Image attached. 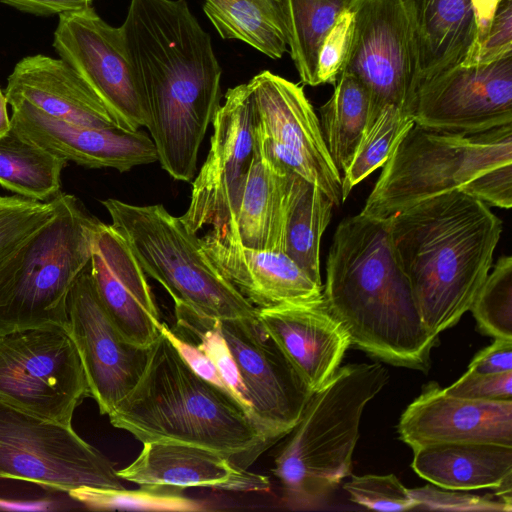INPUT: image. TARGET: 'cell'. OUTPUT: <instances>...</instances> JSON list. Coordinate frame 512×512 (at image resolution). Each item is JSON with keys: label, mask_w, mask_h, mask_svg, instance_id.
<instances>
[{"label": "cell", "mask_w": 512, "mask_h": 512, "mask_svg": "<svg viewBox=\"0 0 512 512\" xmlns=\"http://www.w3.org/2000/svg\"><path fill=\"white\" fill-rule=\"evenodd\" d=\"M161 167L190 182L220 106L221 67L185 0H131L120 26Z\"/></svg>", "instance_id": "obj_1"}, {"label": "cell", "mask_w": 512, "mask_h": 512, "mask_svg": "<svg viewBox=\"0 0 512 512\" xmlns=\"http://www.w3.org/2000/svg\"><path fill=\"white\" fill-rule=\"evenodd\" d=\"M389 230L421 321L438 337L470 310L490 271L502 221L486 203L455 190L395 213Z\"/></svg>", "instance_id": "obj_3"}, {"label": "cell", "mask_w": 512, "mask_h": 512, "mask_svg": "<svg viewBox=\"0 0 512 512\" xmlns=\"http://www.w3.org/2000/svg\"><path fill=\"white\" fill-rule=\"evenodd\" d=\"M91 277L104 308L121 336L150 347L162 334L163 323L146 274L125 240L102 224L94 240Z\"/></svg>", "instance_id": "obj_19"}, {"label": "cell", "mask_w": 512, "mask_h": 512, "mask_svg": "<svg viewBox=\"0 0 512 512\" xmlns=\"http://www.w3.org/2000/svg\"><path fill=\"white\" fill-rule=\"evenodd\" d=\"M65 330L80 356L90 397L108 416L140 380L151 346L121 336L98 297L90 263L69 292Z\"/></svg>", "instance_id": "obj_17"}, {"label": "cell", "mask_w": 512, "mask_h": 512, "mask_svg": "<svg viewBox=\"0 0 512 512\" xmlns=\"http://www.w3.org/2000/svg\"><path fill=\"white\" fill-rule=\"evenodd\" d=\"M512 53V0H501L477 63H489Z\"/></svg>", "instance_id": "obj_42"}, {"label": "cell", "mask_w": 512, "mask_h": 512, "mask_svg": "<svg viewBox=\"0 0 512 512\" xmlns=\"http://www.w3.org/2000/svg\"><path fill=\"white\" fill-rule=\"evenodd\" d=\"M112 462L75 430L0 402V478L52 492L124 488Z\"/></svg>", "instance_id": "obj_10"}, {"label": "cell", "mask_w": 512, "mask_h": 512, "mask_svg": "<svg viewBox=\"0 0 512 512\" xmlns=\"http://www.w3.org/2000/svg\"><path fill=\"white\" fill-rule=\"evenodd\" d=\"M354 28L351 6L343 11L323 39L317 58V85L335 84L346 61Z\"/></svg>", "instance_id": "obj_39"}, {"label": "cell", "mask_w": 512, "mask_h": 512, "mask_svg": "<svg viewBox=\"0 0 512 512\" xmlns=\"http://www.w3.org/2000/svg\"><path fill=\"white\" fill-rule=\"evenodd\" d=\"M90 397L77 348L63 327L0 335V402L72 428L75 409Z\"/></svg>", "instance_id": "obj_9"}, {"label": "cell", "mask_w": 512, "mask_h": 512, "mask_svg": "<svg viewBox=\"0 0 512 512\" xmlns=\"http://www.w3.org/2000/svg\"><path fill=\"white\" fill-rule=\"evenodd\" d=\"M412 468L437 487L496 490L512 480V447L492 443H438L413 449Z\"/></svg>", "instance_id": "obj_26"}, {"label": "cell", "mask_w": 512, "mask_h": 512, "mask_svg": "<svg viewBox=\"0 0 512 512\" xmlns=\"http://www.w3.org/2000/svg\"><path fill=\"white\" fill-rule=\"evenodd\" d=\"M108 418L142 443L204 447L246 469L276 443L231 394L194 372L163 332Z\"/></svg>", "instance_id": "obj_4"}, {"label": "cell", "mask_w": 512, "mask_h": 512, "mask_svg": "<svg viewBox=\"0 0 512 512\" xmlns=\"http://www.w3.org/2000/svg\"><path fill=\"white\" fill-rule=\"evenodd\" d=\"M407 113L415 124L454 133L512 124V53L489 63L455 66L420 84Z\"/></svg>", "instance_id": "obj_16"}, {"label": "cell", "mask_w": 512, "mask_h": 512, "mask_svg": "<svg viewBox=\"0 0 512 512\" xmlns=\"http://www.w3.org/2000/svg\"><path fill=\"white\" fill-rule=\"evenodd\" d=\"M102 224L74 195L56 197L53 218L0 266V335L65 328L69 292L90 263Z\"/></svg>", "instance_id": "obj_6"}, {"label": "cell", "mask_w": 512, "mask_h": 512, "mask_svg": "<svg viewBox=\"0 0 512 512\" xmlns=\"http://www.w3.org/2000/svg\"><path fill=\"white\" fill-rule=\"evenodd\" d=\"M200 238L218 271L257 308L323 297V285L285 252L246 248L233 233L207 231Z\"/></svg>", "instance_id": "obj_22"}, {"label": "cell", "mask_w": 512, "mask_h": 512, "mask_svg": "<svg viewBox=\"0 0 512 512\" xmlns=\"http://www.w3.org/2000/svg\"><path fill=\"white\" fill-rule=\"evenodd\" d=\"M323 298L351 345L392 365L428 369L438 337L421 321L391 241L389 218L360 212L338 224Z\"/></svg>", "instance_id": "obj_2"}, {"label": "cell", "mask_w": 512, "mask_h": 512, "mask_svg": "<svg viewBox=\"0 0 512 512\" xmlns=\"http://www.w3.org/2000/svg\"><path fill=\"white\" fill-rule=\"evenodd\" d=\"M203 10L223 39L243 41L272 59L287 51L282 0H205Z\"/></svg>", "instance_id": "obj_29"}, {"label": "cell", "mask_w": 512, "mask_h": 512, "mask_svg": "<svg viewBox=\"0 0 512 512\" xmlns=\"http://www.w3.org/2000/svg\"><path fill=\"white\" fill-rule=\"evenodd\" d=\"M397 431L412 449L438 443L512 447V400L474 401L429 383L402 413Z\"/></svg>", "instance_id": "obj_20"}, {"label": "cell", "mask_w": 512, "mask_h": 512, "mask_svg": "<svg viewBox=\"0 0 512 512\" xmlns=\"http://www.w3.org/2000/svg\"><path fill=\"white\" fill-rule=\"evenodd\" d=\"M478 327L493 338L512 340V257L498 258L470 307Z\"/></svg>", "instance_id": "obj_35"}, {"label": "cell", "mask_w": 512, "mask_h": 512, "mask_svg": "<svg viewBox=\"0 0 512 512\" xmlns=\"http://www.w3.org/2000/svg\"><path fill=\"white\" fill-rule=\"evenodd\" d=\"M414 124L402 109L385 106L373 124L365 131L355 154L342 176V202L352 189L381 167L391 154L398 139Z\"/></svg>", "instance_id": "obj_34"}, {"label": "cell", "mask_w": 512, "mask_h": 512, "mask_svg": "<svg viewBox=\"0 0 512 512\" xmlns=\"http://www.w3.org/2000/svg\"><path fill=\"white\" fill-rule=\"evenodd\" d=\"M7 101L23 99L71 124L100 129L117 123L84 78L62 58L37 54L21 59L7 80Z\"/></svg>", "instance_id": "obj_24"}, {"label": "cell", "mask_w": 512, "mask_h": 512, "mask_svg": "<svg viewBox=\"0 0 512 512\" xmlns=\"http://www.w3.org/2000/svg\"><path fill=\"white\" fill-rule=\"evenodd\" d=\"M91 510H139L196 512L206 510L198 500L187 497L183 488L164 484H141L125 488L81 487L67 493Z\"/></svg>", "instance_id": "obj_33"}, {"label": "cell", "mask_w": 512, "mask_h": 512, "mask_svg": "<svg viewBox=\"0 0 512 512\" xmlns=\"http://www.w3.org/2000/svg\"><path fill=\"white\" fill-rule=\"evenodd\" d=\"M93 0H0L18 10L36 14L53 15L86 10Z\"/></svg>", "instance_id": "obj_44"}, {"label": "cell", "mask_w": 512, "mask_h": 512, "mask_svg": "<svg viewBox=\"0 0 512 512\" xmlns=\"http://www.w3.org/2000/svg\"><path fill=\"white\" fill-rule=\"evenodd\" d=\"M500 1L501 0H470L475 23V39L463 65L477 63L480 49L487 37Z\"/></svg>", "instance_id": "obj_45"}, {"label": "cell", "mask_w": 512, "mask_h": 512, "mask_svg": "<svg viewBox=\"0 0 512 512\" xmlns=\"http://www.w3.org/2000/svg\"><path fill=\"white\" fill-rule=\"evenodd\" d=\"M512 163V124L478 133H454L413 124L382 165L362 214L388 219L426 198L464 192L493 168Z\"/></svg>", "instance_id": "obj_7"}, {"label": "cell", "mask_w": 512, "mask_h": 512, "mask_svg": "<svg viewBox=\"0 0 512 512\" xmlns=\"http://www.w3.org/2000/svg\"><path fill=\"white\" fill-rule=\"evenodd\" d=\"M467 371L477 374H501L512 371V340L495 338L490 346L474 356Z\"/></svg>", "instance_id": "obj_43"}, {"label": "cell", "mask_w": 512, "mask_h": 512, "mask_svg": "<svg viewBox=\"0 0 512 512\" xmlns=\"http://www.w3.org/2000/svg\"><path fill=\"white\" fill-rule=\"evenodd\" d=\"M53 47L94 90L119 129L134 132L147 128L149 110L120 27L107 24L92 7L61 14Z\"/></svg>", "instance_id": "obj_15"}, {"label": "cell", "mask_w": 512, "mask_h": 512, "mask_svg": "<svg viewBox=\"0 0 512 512\" xmlns=\"http://www.w3.org/2000/svg\"><path fill=\"white\" fill-rule=\"evenodd\" d=\"M444 391L450 396L474 401L512 400V371L501 374L467 371Z\"/></svg>", "instance_id": "obj_40"}, {"label": "cell", "mask_w": 512, "mask_h": 512, "mask_svg": "<svg viewBox=\"0 0 512 512\" xmlns=\"http://www.w3.org/2000/svg\"><path fill=\"white\" fill-rule=\"evenodd\" d=\"M288 173L279 174L255 150L234 223L246 248L284 252Z\"/></svg>", "instance_id": "obj_27"}, {"label": "cell", "mask_w": 512, "mask_h": 512, "mask_svg": "<svg viewBox=\"0 0 512 512\" xmlns=\"http://www.w3.org/2000/svg\"><path fill=\"white\" fill-rule=\"evenodd\" d=\"M256 317L312 392L333 376L351 346L323 297L257 308Z\"/></svg>", "instance_id": "obj_21"}, {"label": "cell", "mask_w": 512, "mask_h": 512, "mask_svg": "<svg viewBox=\"0 0 512 512\" xmlns=\"http://www.w3.org/2000/svg\"><path fill=\"white\" fill-rule=\"evenodd\" d=\"M370 100L363 84L342 71L333 93L320 109V128L332 161L345 172L367 129Z\"/></svg>", "instance_id": "obj_31"}, {"label": "cell", "mask_w": 512, "mask_h": 512, "mask_svg": "<svg viewBox=\"0 0 512 512\" xmlns=\"http://www.w3.org/2000/svg\"><path fill=\"white\" fill-rule=\"evenodd\" d=\"M233 359L244 403L275 442L299 422L312 391L257 317L216 319Z\"/></svg>", "instance_id": "obj_14"}, {"label": "cell", "mask_w": 512, "mask_h": 512, "mask_svg": "<svg viewBox=\"0 0 512 512\" xmlns=\"http://www.w3.org/2000/svg\"><path fill=\"white\" fill-rule=\"evenodd\" d=\"M464 193L488 206L509 209L512 205V163L484 172L468 184Z\"/></svg>", "instance_id": "obj_41"}, {"label": "cell", "mask_w": 512, "mask_h": 512, "mask_svg": "<svg viewBox=\"0 0 512 512\" xmlns=\"http://www.w3.org/2000/svg\"><path fill=\"white\" fill-rule=\"evenodd\" d=\"M56 212V197L47 202L0 196V266Z\"/></svg>", "instance_id": "obj_36"}, {"label": "cell", "mask_w": 512, "mask_h": 512, "mask_svg": "<svg viewBox=\"0 0 512 512\" xmlns=\"http://www.w3.org/2000/svg\"><path fill=\"white\" fill-rule=\"evenodd\" d=\"M352 502L371 510L407 511L417 504L394 474L352 476L344 484Z\"/></svg>", "instance_id": "obj_37"}, {"label": "cell", "mask_w": 512, "mask_h": 512, "mask_svg": "<svg viewBox=\"0 0 512 512\" xmlns=\"http://www.w3.org/2000/svg\"><path fill=\"white\" fill-rule=\"evenodd\" d=\"M416 508L439 511L511 512L512 505L490 496H479L461 490L437 488L432 485L409 489Z\"/></svg>", "instance_id": "obj_38"}, {"label": "cell", "mask_w": 512, "mask_h": 512, "mask_svg": "<svg viewBox=\"0 0 512 512\" xmlns=\"http://www.w3.org/2000/svg\"><path fill=\"white\" fill-rule=\"evenodd\" d=\"M388 379L379 362L349 364L312 393L274 461L287 505H318L350 475L363 411Z\"/></svg>", "instance_id": "obj_5"}, {"label": "cell", "mask_w": 512, "mask_h": 512, "mask_svg": "<svg viewBox=\"0 0 512 512\" xmlns=\"http://www.w3.org/2000/svg\"><path fill=\"white\" fill-rule=\"evenodd\" d=\"M116 472L122 480L139 485L207 487L229 492H263L270 488L267 476L242 468L217 451L180 443H143L137 458Z\"/></svg>", "instance_id": "obj_23"}, {"label": "cell", "mask_w": 512, "mask_h": 512, "mask_svg": "<svg viewBox=\"0 0 512 512\" xmlns=\"http://www.w3.org/2000/svg\"><path fill=\"white\" fill-rule=\"evenodd\" d=\"M247 84L255 108L258 154L277 173H296L314 183L339 206L342 176L303 88L270 71L255 75Z\"/></svg>", "instance_id": "obj_11"}, {"label": "cell", "mask_w": 512, "mask_h": 512, "mask_svg": "<svg viewBox=\"0 0 512 512\" xmlns=\"http://www.w3.org/2000/svg\"><path fill=\"white\" fill-rule=\"evenodd\" d=\"M353 0H282L287 43L302 83L317 86L321 43Z\"/></svg>", "instance_id": "obj_32"}, {"label": "cell", "mask_w": 512, "mask_h": 512, "mask_svg": "<svg viewBox=\"0 0 512 512\" xmlns=\"http://www.w3.org/2000/svg\"><path fill=\"white\" fill-rule=\"evenodd\" d=\"M7 102L12 109L11 126L27 140L66 161L119 172L158 161L152 139L139 130L75 125L44 113L26 100Z\"/></svg>", "instance_id": "obj_18"}, {"label": "cell", "mask_w": 512, "mask_h": 512, "mask_svg": "<svg viewBox=\"0 0 512 512\" xmlns=\"http://www.w3.org/2000/svg\"><path fill=\"white\" fill-rule=\"evenodd\" d=\"M205 162L180 217L190 232L234 233L243 189L255 156V108L248 84L230 88L212 120Z\"/></svg>", "instance_id": "obj_12"}, {"label": "cell", "mask_w": 512, "mask_h": 512, "mask_svg": "<svg viewBox=\"0 0 512 512\" xmlns=\"http://www.w3.org/2000/svg\"><path fill=\"white\" fill-rule=\"evenodd\" d=\"M67 162L27 140L12 126L0 136V185L21 197L41 202L57 197Z\"/></svg>", "instance_id": "obj_30"}, {"label": "cell", "mask_w": 512, "mask_h": 512, "mask_svg": "<svg viewBox=\"0 0 512 512\" xmlns=\"http://www.w3.org/2000/svg\"><path fill=\"white\" fill-rule=\"evenodd\" d=\"M7 99L0 88V136L6 134L11 128V118L7 112Z\"/></svg>", "instance_id": "obj_46"}, {"label": "cell", "mask_w": 512, "mask_h": 512, "mask_svg": "<svg viewBox=\"0 0 512 512\" xmlns=\"http://www.w3.org/2000/svg\"><path fill=\"white\" fill-rule=\"evenodd\" d=\"M101 203L145 274L157 280L174 302L218 320L256 316L257 307L218 271L201 238L180 217L161 204L140 206L117 199Z\"/></svg>", "instance_id": "obj_8"}, {"label": "cell", "mask_w": 512, "mask_h": 512, "mask_svg": "<svg viewBox=\"0 0 512 512\" xmlns=\"http://www.w3.org/2000/svg\"><path fill=\"white\" fill-rule=\"evenodd\" d=\"M333 206L317 185L296 173H288L284 252L321 285L320 245L331 221Z\"/></svg>", "instance_id": "obj_28"}, {"label": "cell", "mask_w": 512, "mask_h": 512, "mask_svg": "<svg viewBox=\"0 0 512 512\" xmlns=\"http://www.w3.org/2000/svg\"><path fill=\"white\" fill-rule=\"evenodd\" d=\"M351 8L354 28L342 71L368 92V129L387 105L407 113L417 78L416 55L402 0H353Z\"/></svg>", "instance_id": "obj_13"}, {"label": "cell", "mask_w": 512, "mask_h": 512, "mask_svg": "<svg viewBox=\"0 0 512 512\" xmlns=\"http://www.w3.org/2000/svg\"><path fill=\"white\" fill-rule=\"evenodd\" d=\"M402 1L416 55L415 91L420 84L465 62L475 39L474 16L470 0Z\"/></svg>", "instance_id": "obj_25"}]
</instances>
